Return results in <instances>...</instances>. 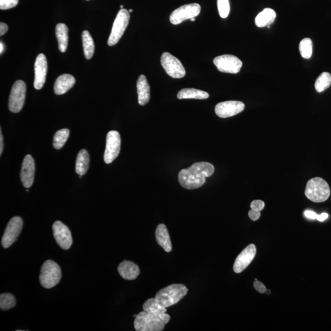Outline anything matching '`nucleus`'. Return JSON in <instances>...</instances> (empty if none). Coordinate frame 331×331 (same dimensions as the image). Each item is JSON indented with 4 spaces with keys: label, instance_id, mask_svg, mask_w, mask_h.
Segmentation results:
<instances>
[{
    "label": "nucleus",
    "instance_id": "obj_14",
    "mask_svg": "<svg viewBox=\"0 0 331 331\" xmlns=\"http://www.w3.org/2000/svg\"><path fill=\"white\" fill-rule=\"evenodd\" d=\"M245 109V105L238 101H227L217 104L215 111L220 118H228L241 113Z\"/></svg>",
    "mask_w": 331,
    "mask_h": 331
},
{
    "label": "nucleus",
    "instance_id": "obj_33",
    "mask_svg": "<svg viewBox=\"0 0 331 331\" xmlns=\"http://www.w3.org/2000/svg\"><path fill=\"white\" fill-rule=\"evenodd\" d=\"M18 0H0V9L6 10L15 7L18 5Z\"/></svg>",
    "mask_w": 331,
    "mask_h": 331
},
{
    "label": "nucleus",
    "instance_id": "obj_13",
    "mask_svg": "<svg viewBox=\"0 0 331 331\" xmlns=\"http://www.w3.org/2000/svg\"><path fill=\"white\" fill-rule=\"evenodd\" d=\"M53 236L56 243L64 250H68L72 244L70 230L64 223L56 221L52 226Z\"/></svg>",
    "mask_w": 331,
    "mask_h": 331
},
{
    "label": "nucleus",
    "instance_id": "obj_9",
    "mask_svg": "<svg viewBox=\"0 0 331 331\" xmlns=\"http://www.w3.org/2000/svg\"><path fill=\"white\" fill-rule=\"evenodd\" d=\"M201 9V6L198 3L182 6L172 12L169 21L173 25L181 24L186 20L198 16L200 14Z\"/></svg>",
    "mask_w": 331,
    "mask_h": 331
},
{
    "label": "nucleus",
    "instance_id": "obj_1",
    "mask_svg": "<svg viewBox=\"0 0 331 331\" xmlns=\"http://www.w3.org/2000/svg\"><path fill=\"white\" fill-rule=\"evenodd\" d=\"M215 168L212 164L199 162L190 168L181 170L179 173V182L183 188L193 190L200 188L206 182V179L212 176Z\"/></svg>",
    "mask_w": 331,
    "mask_h": 331
},
{
    "label": "nucleus",
    "instance_id": "obj_44",
    "mask_svg": "<svg viewBox=\"0 0 331 331\" xmlns=\"http://www.w3.org/2000/svg\"><path fill=\"white\" fill-rule=\"evenodd\" d=\"M132 11H133V10H132V9H130V10H129V12H132Z\"/></svg>",
    "mask_w": 331,
    "mask_h": 331
},
{
    "label": "nucleus",
    "instance_id": "obj_6",
    "mask_svg": "<svg viewBox=\"0 0 331 331\" xmlns=\"http://www.w3.org/2000/svg\"><path fill=\"white\" fill-rule=\"evenodd\" d=\"M130 18V12L127 9H122L118 12L114 22H113L111 33H110L108 41L109 46H115L119 43L125 31L127 29Z\"/></svg>",
    "mask_w": 331,
    "mask_h": 331
},
{
    "label": "nucleus",
    "instance_id": "obj_18",
    "mask_svg": "<svg viewBox=\"0 0 331 331\" xmlns=\"http://www.w3.org/2000/svg\"><path fill=\"white\" fill-rule=\"evenodd\" d=\"M138 103L141 106L147 105L150 99V88L147 78L144 75H141L137 81Z\"/></svg>",
    "mask_w": 331,
    "mask_h": 331
},
{
    "label": "nucleus",
    "instance_id": "obj_38",
    "mask_svg": "<svg viewBox=\"0 0 331 331\" xmlns=\"http://www.w3.org/2000/svg\"><path fill=\"white\" fill-rule=\"evenodd\" d=\"M8 30V26L3 22L0 23V35L3 36L6 33V31Z\"/></svg>",
    "mask_w": 331,
    "mask_h": 331
},
{
    "label": "nucleus",
    "instance_id": "obj_8",
    "mask_svg": "<svg viewBox=\"0 0 331 331\" xmlns=\"http://www.w3.org/2000/svg\"><path fill=\"white\" fill-rule=\"evenodd\" d=\"M161 64L167 74L174 79L184 77L186 71L181 61L168 52L163 53L161 57Z\"/></svg>",
    "mask_w": 331,
    "mask_h": 331
},
{
    "label": "nucleus",
    "instance_id": "obj_3",
    "mask_svg": "<svg viewBox=\"0 0 331 331\" xmlns=\"http://www.w3.org/2000/svg\"><path fill=\"white\" fill-rule=\"evenodd\" d=\"M188 291L184 285L172 284L160 289L154 298L162 306L167 308L178 303L187 294Z\"/></svg>",
    "mask_w": 331,
    "mask_h": 331
},
{
    "label": "nucleus",
    "instance_id": "obj_27",
    "mask_svg": "<svg viewBox=\"0 0 331 331\" xmlns=\"http://www.w3.org/2000/svg\"><path fill=\"white\" fill-rule=\"evenodd\" d=\"M331 85V75L329 72H324L321 73L315 82V87L318 92H323L327 89Z\"/></svg>",
    "mask_w": 331,
    "mask_h": 331
},
{
    "label": "nucleus",
    "instance_id": "obj_42",
    "mask_svg": "<svg viewBox=\"0 0 331 331\" xmlns=\"http://www.w3.org/2000/svg\"><path fill=\"white\" fill-rule=\"evenodd\" d=\"M266 293H267V295H270V291L269 289H267Z\"/></svg>",
    "mask_w": 331,
    "mask_h": 331
},
{
    "label": "nucleus",
    "instance_id": "obj_28",
    "mask_svg": "<svg viewBox=\"0 0 331 331\" xmlns=\"http://www.w3.org/2000/svg\"><path fill=\"white\" fill-rule=\"evenodd\" d=\"M69 135L68 129H62L56 132L53 137V146L56 150L61 149L67 141Z\"/></svg>",
    "mask_w": 331,
    "mask_h": 331
},
{
    "label": "nucleus",
    "instance_id": "obj_32",
    "mask_svg": "<svg viewBox=\"0 0 331 331\" xmlns=\"http://www.w3.org/2000/svg\"><path fill=\"white\" fill-rule=\"evenodd\" d=\"M217 6L220 17L226 18L230 12L229 0H217Z\"/></svg>",
    "mask_w": 331,
    "mask_h": 331
},
{
    "label": "nucleus",
    "instance_id": "obj_45",
    "mask_svg": "<svg viewBox=\"0 0 331 331\" xmlns=\"http://www.w3.org/2000/svg\"><path fill=\"white\" fill-rule=\"evenodd\" d=\"M123 8H124V6L121 5V9H123Z\"/></svg>",
    "mask_w": 331,
    "mask_h": 331
},
{
    "label": "nucleus",
    "instance_id": "obj_39",
    "mask_svg": "<svg viewBox=\"0 0 331 331\" xmlns=\"http://www.w3.org/2000/svg\"><path fill=\"white\" fill-rule=\"evenodd\" d=\"M328 217H329L328 214L326 213H321V215L320 216L318 215L317 219L318 221H320V222H323V221L328 218Z\"/></svg>",
    "mask_w": 331,
    "mask_h": 331
},
{
    "label": "nucleus",
    "instance_id": "obj_31",
    "mask_svg": "<svg viewBox=\"0 0 331 331\" xmlns=\"http://www.w3.org/2000/svg\"><path fill=\"white\" fill-rule=\"evenodd\" d=\"M16 304L14 296L9 293H3L0 295V308L2 310H9Z\"/></svg>",
    "mask_w": 331,
    "mask_h": 331
},
{
    "label": "nucleus",
    "instance_id": "obj_4",
    "mask_svg": "<svg viewBox=\"0 0 331 331\" xmlns=\"http://www.w3.org/2000/svg\"><path fill=\"white\" fill-rule=\"evenodd\" d=\"M330 194L329 186L322 178H315L307 182L305 194L309 200L323 203L329 198Z\"/></svg>",
    "mask_w": 331,
    "mask_h": 331
},
{
    "label": "nucleus",
    "instance_id": "obj_22",
    "mask_svg": "<svg viewBox=\"0 0 331 331\" xmlns=\"http://www.w3.org/2000/svg\"><path fill=\"white\" fill-rule=\"evenodd\" d=\"M56 39L58 41L60 51L64 53L67 49L68 43V28L64 24L56 25L55 28Z\"/></svg>",
    "mask_w": 331,
    "mask_h": 331
},
{
    "label": "nucleus",
    "instance_id": "obj_2",
    "mask_svg": "<svg viewBox=\"0 0 331 331\" xmlns=\"http://www.w3.org/2000/svg\"><path fill=\"white\" fill-rule=\"evenodd\" d=\"M166 313L155 314L143 311L135 318L134 326L137 331H161L170 320Z\"/></svg>",
    "mask_w": 331,
    "mask_h": 331
},
{
    "label": "nucleus",
    "instance_id": "obj_11",
    "mask_svg": "<svg viewBox=\"0 0 331 331\" xmlns=\"http://www.w3.org/2000/svg\"><path fill=\"white\" fill-rule=\"evenodd\" d=\"M121 148V138L116 131H110L106 137V146L104 160L106 164L113 162L119 156Z\"/></svg>",
    "mask_w": 331,
    "mask_h": 331
},
{
    "label": "nucleus",
    "instance_id": "obj_36",
    "mask_svg": "<svg viewBox=\"0 0 331 331\" xmlns=\"http://www.w3.org/2000/svg\"><path fill=\"white\" fill-rule=\"evenodd\" d=\"M248 217L251 220L257 221L260 218L261 213L259 211L251 209L248 212Z\"/></svg>",
    "mask_w": 331,
    "mask_h": 331
},
{
    "label": "nucleus",
    "instance_id": "obj_46",
    "mask_svg": "<svg viewBox=\"0 0 331 331\" xmlns=\"http://www.w3.org/2000/svg\"><path fill=\"white\" fill-rule=\"evenodd\" d=\"M87 1H88V0H87Z\"/></svg>",
    "mask_w": 331,
    "mask_h": 331
},
{
    "label": "nucleus",
    "instance_id": "obj_35",
    "mask_svg": "<svg viewBox=\"0 0 331 331\" xmlns=\"http://www.w3.org/2000/svg\"><path fill=\"white\" fill-rule=\"evenodd\" d=\"M254 288L256 289L257 291L261 293V294H263V293H266V291L267 289L266 286L263 285V283L258 281V280H255L254 283Z\"/></svg>",
    "mask_w": 331,
    "mask_h": 331
},
{
    "label": "nucleus",
    "instance_id": "obj_34",
    "mask_svg": "<svg viewBox=\"0 0 331 331\" xmlns=\"http://www.w3.org/2000/svg\"><path fill=\"white\" fill-rule=\"evenodd\" d=\"M265 207V203L261 200H255L251 202L250 207L251 209L257 211L263 210Z\"/></svg>",
    "mask_w": 331,
    "mask_h": 331
},
{
    "label": "nucleus",
    "instance_id": "obj_24",
    "mask_svg": "<svg viewBox=\"0 0 331 331\" xmlns=\"http://www.w3.org/2000/svg\"><path fill=\"white\" fill-rule=\"evenodd\" d=\"M276 18V12L272 9L266 8L255 18V24L258 27L269 26Z\"/></svg>",
    "mask_w": 331,
    "mask_h": 331
},
{
    "label": "nucleus",
    "instance_id": "obj_25",
    "mask_svg": "<svg viewBox=\"0 0 331 331\" xmlns=\"http://www.w3.org/2000/svg\"><path fill=\"white\" fill-rule=\"evenodd\" d=\"M178 99L206 100L209 99V94L206 91L195 89V88H184L179 91Z\"/></svg>",
    "mask_w": 331,
    "mask_h": 331
},
{
    "label": "nucleus",
    "instance_id": "obj_30",
    "mask_svg": "<svg viewBox=\"0 0 331 331\" xmlns=\"http://www.w3.org/2000/svg\"><path fill=\"white\" fill-rule=\"evenodd\" d=\"M299 51L302 57L305 59H310L313 52V44L311 40L309 38L302 40L299 44Z\"/></svg>",
    "mask_w": 331,
    "mask_h": 331
},
{
    "label": "nucleus",
    "instance_id": "obj_26",
    "mask_svg": "<svg viewBox=\"0 0 331 331\" xmlns=\"http://www.w3.org/2000/svg\"><path fill=\"white\" fill-rule=\"evenodd\" d=\"M82 39L85 57L90 60L92 58L94 52V44L92 37L88 31L85 30L82 34Z\"/></svg>",
    "mask_w": 331,
    "mask_h": 331
},
{
    "label": "nucleus",
    "instance_id": "obj_23",
    "mask_svg": "<svg viewBox=\"0 0 331 331\" xmlns=\"http://www.w3.org/2000/svg\"><path fill=\"white\" fill-rule=\"evenodd\" d=\"M90 165V156L87 151L82 149L77 154L75 163V172L79 175L86 174Z\"/></svg>",
    "mask_w": 331,
    "mask_h": 331
},
{
    "label": "nucleus",
    "instance_id": "obj_17",
    "mask_svg": "<svg viewBox=\"0 0 331 331\" xmlns=\"http://www.w3.org/2000/svg\"><path fill=\"white\" fill-rule=\"evenodd\" d=\"M34 87L36 90H40L43 87L45 84L47 72V62L46 56L40 53L37 55L35 63H34Z\"/></svg>",
    "mask_w": 331,
    "mask_h": 331
},
{
    "label": "nucleus",
    "instance_id": "obj_5",
    "mask_svg": "<svg viewBox=\"0 0 331 331\" xmlns=\"http://www.w3.org/2000/svg\"><path fill=\"white\" fill-rule=\"evenodd\" d=\"M61 279L62 271L58 264L52 260H47L41 270V284L44 288H52L58 284Z\"/></svg>",
    "mask_w": 331,
    "mask_h": 331
},
{
    "label": "nucleus",
    "instance_id": "obj_7",
    "mask_svg": "<svg viewBox=\"0 0 331 331\" xmlns=\"http://www.w3.org/2000/svg\"><path fill=\"white\" fill-rule=\"evenodd\" d=\"M26 88V84L24 81L18 80L14 84L9 98L8 106L11 112L18 113L23 108Z\"/></svg>",
    "mask_w": 331,
    "mask_h": 331
},
{
    "label": "nucleus",
    "instance_id": "obj_21",
    "mask_svg": "<svg viewBox=\"0 0 331 331\" xmlns=\"http://www.w3.org/2000/svg\"><path fill=\"white\" fill-rule=\"evenodd\" d=\"M156 239L158 244L166 252L172 250V244L168 230L164 224H160L157 226L155 232Z\"/></svg>",
    "mask_w": 331,
    "mask_h": 331
},
{
    "label": "nucleus",
    "instance_id": "obj_40",
    "mask_svg": "<svg viewBox=\"0 0 331 331\" xmlns=\"http://www.w3.org/2000/svg\"><path fill=\"white\" fill-rule=\"evenodd\" d=\"M3 150V137L2 135V129L0 130V155H2Z\"/></svg>",
    "mask_w": 331,
    "mask_h": 331
},
{
    "label": "nucleus",
    "instance_id": "obj_41",
    "mask_svg": "<svg viewBox=\"0 0 331 331\" xmlns=\"http://www.w3.org/2000/svg\"><path fill=\"white\" fill-rule=\"evenodd\" d=\"M4 44H3L2 42H1V43H0V49H0V53H1V54H2L3 52H4Z\"/></svg>",
    "mask_w": 331,
    "mask_h": 331
},
{
    "label": "nucleus",
    "instance_id": "obj_37",
    "mask_svg": "<svg viewBox=\"0 0 331 331\" xmlns=\"http://www.w3.org/2000/svg\"><path fill=\"white\" fill-rule=\"evenodd\" d=\"M304 216L308 219L314 220L317 219L318 215L314 211L305 210L304 212Z\"/></svg>",
    "mask_w": 331,
    "mask_h": 331
},
{
    "label": "nucleus",
    "instance_id": "obj_15",
    "mask_svg": "<svg viewBox=\"0 0 331 331\" xmlns=\"http://www.w3.org/2000/svg\"><path fill=\"white\" fill-rule=\"evenodd\" d=\"M257 254L256 246L250 244L244 249L235 260L233 270L235 272L239 274L244 271L254 260Z\"/></svg>",
    "mask_w": 331,
    "mask_h": 331
},
{
    "label": "nucleus",
    "instance_id": "obj_43",
    "mask_svg": "<svg viewBox=\"0 0 331 331\" xmlns=\"http://www.w3.org/2000/svg\"><path fill=\"white\" fill-rule=\"evenodd\" d=\"M190 21H196V18H191Z\"/></svg>",
    "mask_w": 331,
    "mask_h": 331
},
{
    "label": "nucleus",
    "instance_id": "obj_16",
    "mask_svg": "<svg viewBox=\"0 0 331 331\" xmlns=\"http://www.w3.org/2000/svg\"><path fill=\"white\" fill-rule=\"evenodd\" d=\"M35 163L32 156L27 154L22 163L21 179L22 184L26 188H30L33 184Z\"/></svg>",
    "mask_w": 331,
    "mask_h": 331
},
{
    "label": "nucleus",
    "instance_id": "obj_12",
    "mask_svg": "<svg viewBox=\"0 0 331 331\" xmlns=\"http://www.w3.org/2000/svg\"><path fill=\"white\" fill-rule=\"evenodd\" d=\"M23 228V220L20 217H14L9 221L3 235L2 244L5 248L10 247L20 235Z\"/></svg>",
    "mask_w": 331,
    "mask_h": 331
},
{
    "label": "nucleus",
    "instance_id": "obj_29",
    "mask_svg": "<svg viewBox=\"0 0 331 331\" xmlns=\"http://www.w3.org/2000/svg\"><path fill=\"white\" fill-rule=\"evenodd\" d=\"M143 310L152 313L162 314L166 313L167 309L161 305L155 298H150L145 302L143 305Z\"/></svg>",
    "mask_w": 331,
    "mask_h": 331
},
{
    "label": "nucleus",
    "instance_id": "obj_20",
    "mask_svg": "<svg viewBox=\"0 0 331 331\" xmlns=\"http://www.w3.org/2000/svg\"><path fill=\"white\" fill-rule=\"evenodd\" d=\"M75 78L72 75L64 74L56 79L54 84V91L57 95H62L67 92L75 84Z\"/></svg>",
    "mask_w": 331,
    "mask_h": 331
},
{
    "label": "nucleus",
    "instance_id": "obj_10",
    "mask_svg": "<svg viewBox=\"0 0 331 331\" xmlns=\"http://www.w3.org/2000/svg\"><path fill=\"white\" fill-rule=\"evenodd\" d=\"M213 64L219 71L231 74L238 73L242 66L241 60L232 55L217 56L213 60Z\"/></svg>",
    "mask_w": 331,
    "mask_h": 331
},
{
    "label": "nucleus",
    "instance_id": "obj_19",
    "mask_svg": "<svg viewBox=\"0 0 331 331\" xmlns=\"http://www.w3.org/2000/svg\"><path fill=\"white\" fill-rule=\"evenodd\" d=\"M118 271L123 279L128 280L137 279L140 274L138 265L129 261H124L120 264Z\"/></svg>",
    "mask_w": 331,
    "mask_h": 331
}]
</instances>
